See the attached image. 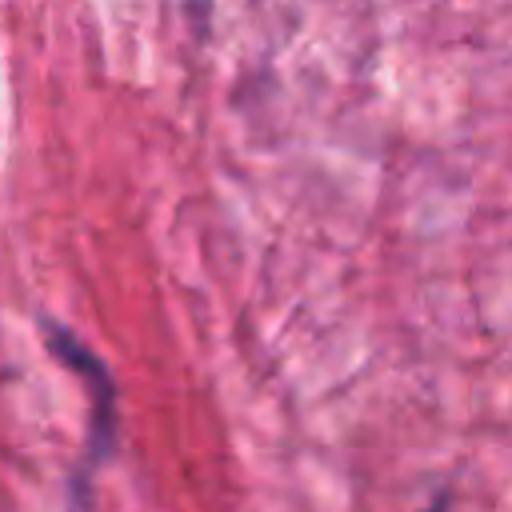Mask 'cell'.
<instances>
[{
    "instance_id": "6da1fadb",
    "label": "cell",
    "mask_w": 512,
    "mask_h": 512,
    "mask_svg": "<svg viewBox=\"0 0 512 512\" xmlns=\"http://www.w3.org/2000/svg\"><path fill=\"white\" fill-rule=\"evenodd\" d=\"M40 336L48 344V352L68 368L76 372L84 384H88V400H92V416H88V428H84V464L76 472V500H88V476L96 472V464H104L112 452H116V432H120V408H116V380L108 372V364L76 336L68 332L60 320L52 316H40Z\"/></svg>"
}]
</instances>
